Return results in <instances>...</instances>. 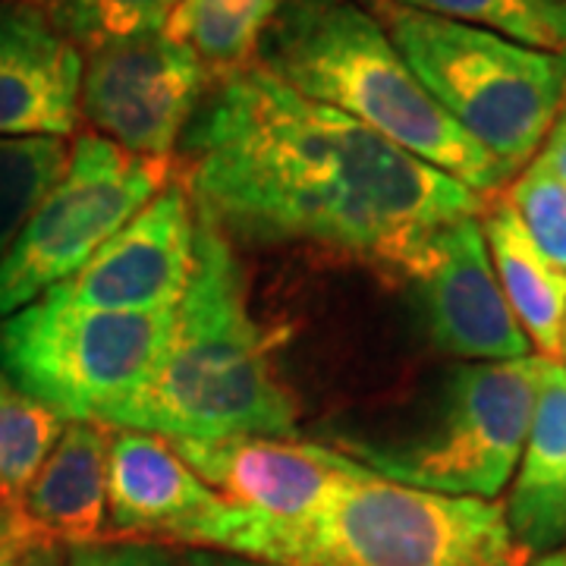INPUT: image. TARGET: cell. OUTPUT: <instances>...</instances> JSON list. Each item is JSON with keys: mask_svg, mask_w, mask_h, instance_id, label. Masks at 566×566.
<instances>
[{"mask_svg": "<svg viewBox=\"0 0 566 566\" xmlns=\"http://www.w3.org/2000/svg\"><path fill=\"white\" fill-rule=\"evenodd\" d=\"M564 356H566V349H564Z\"/></svg>", "mask_w": 566, "mask_h": 566, "instance_id": "1f68e13d", "label": "cell"}, {"mask_svg": "<svg viewBox=\"0 0 566 566\" xmlns=\"http://www.w3.org/2000/svg\"><path fill=\"white\" fill-rule=\"evenodd\" d=\"M66 566H192L186 551L151 542H95L70 547Z\"/></svg>", "mask_w": 566, "mask_h": 566, "instance_id": "cb8c5ba5", "label": "cell"}, {"mask_svg": "<svg viewBox=\"0 0 566 566\" xmlns=\"http://www.w3.org/2000/svg\"><path fill=\"white\" fill-rule=\"evenodd\" d=\"M104 424L174 441L296 434V400L281 381L271 340L249 308L243 262L199 218L196 262L177 305L174 340L158 371Z\"/></svg>", "mask_w": 566, "mask_h": 566, "instance_id": "7a4b0ae2", "label": "cell"}, {"mask_svg": "<svg viewBox=\"0 0 566 566\" xmlns=\"http://www.w3.org/2000/svg\"><path fill=\"white\" fill-rule=\"evenodd\" d=\"M494 274L532 349L557 363L566 349V271L532 243L504 192L491 196L479 214Z\"/></svg>", "mask_w": 566, "mask_h": 566, "instance_id": "2e32d148", "label": "cell"}, {"mask_svg": "<svg viewBox=\"0 0 566 566\" xmlns=\"http://www.w3.org/2000/svg\"><path fill=\"white\" fill-rule=\"evenodd\" d=\"M526 566H566V545L554 547V551H547V554H538V557H532Z\"/></svg>", "mask_w": 566, "mask_h": 566, "instance_id": "f1b7e54d", "label": "cell"}, {"mask_svg": "<svg viewBox=\"0 0 566 566\" xmlns=\"http://www.w3.org/2000/svg\"><path fill=\"white\" fill-rule=\"evenodd\" d=\"M170 177L174 161L129 155L92 129L76 136L63 177L0 259V315H17L80 274Z\"/></svg>", "mask_w": 566, "mask_h": 566, "instance_id": "ba28073f", "label": "cell"}, {"mask_svg": "<svg viewBox=\"0 0 566 566\" xmlns=\"http://www.w3.org/2000/svg\"><path fill=\"white\" fill-rule=\"evenodd\" d=\"M66 419L13 385L0 371V528L61 441Z\"/></svg>", "mask_w": 566, "mask_h": 566, "instance_id": "d6986e66", "label": "cell"}, {"mask_svg": "<svg viewBox=\"0 0 566 566\" xmlns=\"http://www.w3.org/2000/svg\"><path fill=\"white\" fill-rule=\"evenodd\" d=\"M428 17L479 25L535 51L564 54L566 0H390Z\"/></svg>", "mask_w": 566, "mask_h": 566, "instance_id": "ffe728a7", "label": "cell"}, {"mask_svg": "<svg viewBox=\"0 0 566 566\" xmlns=\"http://www.w3.org/2000/svg\"><path fill=\"white\" fill-rule=\"evenodd\" d=\"M243 560L274 566H526L504 504L363 472L308 520L268 528Z\"/></svg>", "mask_w": 566, "mask_h": 566, "instance_id": "277c9868", "label": "cell"}, {"mask_svg": "<svg viewBox=\"0 0 566 566\" xmlns=\"http://www.w3.org/2000/svg\"><path fill=\"white\" fill-rule=\"evenodd\" d=\"M564 117H566V111H564Z\"/></svg>", "mask_w": 566, "mask_h": 566, "instance_id": "4dcf8cb0", "label": "cell"}, {"mask_svg": "<svg viewBox=\"0 0 566 566\" xmlns=\"http://www.w3.org/2000/svg\"><path fill=\"white\" fill-rule=\"evenodd\" d=\"M560 57H564V63H566V48H564V54H560Z\"/></svg>", "mask_w": 566, "mask_h": 566, "instance_id": "f546056e", "label": "cell"}, {"mask_svg": "<svg viewBox=\"0 0 566 566\" xmlns=\"http://www.w3.org/2000/svg\"><path fill=\"white\" fill-rule=\"evenodd\" d=\"M82 57L29 0H0V139H63L80 120Z\"/></svg>", "mask_w": 566, "mask_h": 566, "instance_id": "9a60e30c", "label": "cell"}, {"mask_svg": "<svg viewBox=\"0 0 566 566\" xmlns=\"http://www.w3.org/2000/svg\"><path fill=\"white\" fill-rule=\"evenodd\" d=\"M66 161L70 148L54 136L0 139V259L41 199L57 186Z\"/></svg>", "mask_w": 566, "mask_h": 566, "instance_id": "44dd1931", "label": "cell"}, {"mask_svg": "<svg viewBox=\"0 0 566 566\" xmlns=\"http://www.w3.org/2000/svg\"><path fill=\"white\" fill-rule=\"evenodd\" d=\"M17 566H66V557H63V551H35V554L22 557Z\"/></svg>", "mask_w": 566, "mask_h": 566, "instance_id": "83f0119b", "label": "cell"}, {"mask_svg": "<svg viewBox=\"0 0 566 566\" xmlns=\"http://www.w3.org/2000/svg\"><path fill=\"white\" fill-rule=\"evenodd\" d=\"M255 63L305 102L340 111L485 199L513 180L447 117L356 0H283Z\"/></svg>", "mask_w": 566, "mask_h": 566, "instance_id": "3957f363", "label": "cell"}, {"mask_svg": "<svg viewBox=\"0 0 566 566\" xmlns=\"http://www.w3.org/2000/svg\"><path fill=\"white\" fill-rule=\"evenodd\" d=\"M371 7L424 92L516 180L564 117V57L390 0Z\"/></svg>", "mask_w": 566, "mask_h": 566, "instance_id": "5b68a950", "label": "cell"}, {"mask_svg": "<svg viewBox=\"0 0 566 566\" xmlns=\"http://www.w3.org/2000/svg\"><path fill=\"white\" fill-rule=\"evenodd\" d=\"M174 177L227 243L308 249L419 281L434 237L488 199L368 126L305 102L259 63L211 76Z\"/></svg>", "mask_w": 566, "mask_h": 566, "instance_id": "6da1fadb", "label": "cell"}, {"mask_svg": "<svg viewBox=\"0 0 566 566\" xmlns=\"http://www.w3.org/2000/svg\"><path fill=\"white\" fill-rule=\"evenodd\" d=\"M170 444L205 485L240 510L223 547L230 557H243L252 538L268 528L308 520L337 488L368 472L344 450L293 438H170Z\"/></svg>", "mask_w": 566, "mask_h": 566, "instance_id": "30bf717a", "label": "cell"}, {"mask_svg": "<svg viewBox=\"0 0 566 566\" xmlns=\"http://www.w3.org/2000/svg\"><path fill=\"white\" fill-rule=\"evenodd\" d=\"M566 485V365L547 363L538 400L528 424L516 485L506 501V523L532 557L545 554V532L551 510Z\"/></svg>", "mask_w": 566, "mask_h": 566, "instance_id": "e0dca14e", "label": "cell"}, {"mask_svg": "<svg viewBox=\"0 0 566 566\" xmlns=\"http://www.w3.org/2000/svg\"><path fill=\"white\" fill-rule=\"evenodd\" d=\"M504 199L523 221L532 243L566 271V182L532 161L506 186Z\"/></svg>", "mask_w": 566, "mask_h": 566, "instance_id": "603a6c76", "label": "cell"}, {"mask_svg": "<svg viewBox=\"0 0 566 566\" xmlns=\"http://www.w3.org/2000/svg\"><path fill=\"white\" fill-rule=\"evenodd\" d=\"M80 51L158 32L180 0H29Z\"/></svg>", "mask_w": 566, "mask_h": 566, "instance_id": "7402d4cb", "label": "cell"}, {"mask_svg": "<svg viewBox=\"0 0 566 566\" xmlns=\"http://www.w3.org/2000/svg\"><path fill=\"white\" fill-rule=\"evenodd\" d=\"M196 211L177 177L88 259L54 286L66 303L98 312H174L192 277Z\"/></svg>", "mask_w": 566, "mask_h": 566, "instance_id": "7c38bea8", "label": "cell"}, {"mask_svg": "<svg viewBox=\"0 0 566 566\" xmlns=\"http://www.w3.org/2000/svg\"><path fill=\"white\" fill-rule=\"evenodd\" d=\"M107 457L111 428L66 422L61 441L0 528V566H17L35 551H70L107 535Z\"/></svg>", "mask_w": 566, "mask_h": 566, "instance_id": "5bb4252c", "label": "cell"}, {"mask_svg": "<svg viewBox=\"0 0 566 566\" xmlns=\"http://www.w3.org/2000/svg\"><path fill=\"white\" fill-rule=\"evenodd\" d=\"M547 359L460 363L422 422L394 441H344L349 460L387 482L494 501L523 460Z\"/></svg>", "mask_w": 566, "mask_h": 566, "instance_id": "8992f818", "label": "cell"}, {"mask_svg": "<svg viewBox=\"0 0 566 566\" xmlns=\"http://www.w3.org/2000/svg\"><path fill=\"white\" fill-rule=\"evenodd\" d=\"M208 85V66L158 29L88 51L80 117L129 155L174 161Z\"/></svg>", "mask_w": 566, "mask_h": 566, "instance_id": "9c48e42d", "label": "cell"}, {"mask_svg": "<svg viewBox=\"0 0 566 566\" xmlns=\"http://www.w3.org/2000/svg\"><path fill=\"white\" fill-rule=\"evenodd\" d=\"M428 337L438 353L463 363H513L532 344L494 274L479 218L444 227L419 277Z\"/></svg>", "mask_w": 566, "mask_h": 566, "instance_id": "4fadbf2b", "label": "cell"}, {"mask_svg": "<svg viewBox=\"0 0 566 566\" xmlns=\"http://www.w3.org/2000/svg\"><path fill=\"white\" fill-rule=\"evenodd\" d=\"M186 560L192 566H274L259 564V560H243V557H230V554H214V551H186Z\"/></svg>", "mask_w": 566, "mask_h": 566, "instance_id": "4316f807", "label": "cell"}, {"mask_svg": "<svg viewBox=\"0 0 566 566\" xmlns=\"http://www.w3.org/2000/svg\"><path fill=\"white\" fill-rule=\"evenodd\" d=\"M174 312H98L48 290L0 324V371L66 422H107L158 371Z\"/></svg>", "mask_w": 566, "mask_h": 566, "instance_id": "52a82bcc", "label": "cell"}, {"mask_svg": "<svg viewBox=\"0 0 566 566\" xmlns=\"http://www.w3.org/2000/svg\"><path fill=\"white\" fill-rule=\"evenodd\" d=\"M535 164L545 167L551 177L566 182V117H560L557 126L551 129V136L542 145V151L535 155Z\"/></svg>", "mask_w": 566, "mask_h": 566, "instance_id": "d4e9b609", "label": "cell"}, {"mask_svg": "<svg viewBox=\"0 0 566 566\" xmlns=\"http://www.w3.org/2000/svg\"><path fill=\"white\" fill-rule=\"evenodd\" d=\"M281 3L283 0H180L164 32L186 44L211 76H223L255 63L259 41Z\"/></svg>", "mask_w": 566, "mask_h": 566, "instance_id": "ac0fdd59", "label": "cell"}, {"mask_svg": "<svg viewBox=\"0 0 566 566\" xmlns=\"http://www.w3.org/2000/svg\"><path fill=\"white\" fill-rule=\"evenodd\" d=\"M240 510L182 460L170 438L117 428L107 457L104 542H151L223 554Z\"/></svg>", "mask_w": 566, "mask_h": 566, "instance_id": "8fae6325", "label": "cell"}, {"mask_svg": "<svg viewBox=\"0 0 566 566\" xmlns=\"http://www.w3.org/2000/svg\"><path fill=\"white\" fill-rule=\"evenodd\" d=\"M560 545H566V485H564V491H560V497H557L554 510H551V520H547L545 554Z\"/></svg>", "mask_w": 566, "mask_h": 566, "instance_id": "484cf974", "label": "cell"}]
</instances>
